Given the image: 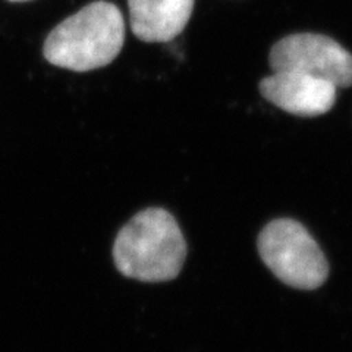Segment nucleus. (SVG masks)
I'll use <instances>...</instances> for the list:
<instances>
[{
  "label": "nucleus",
  "instance_id": "2",
  "mask_svg": "<svg viewBox=\"0 0 352 352\" xmlns=\"http://www.w3.org/2000/svg\"><path fill=\"white\" fill-rule=\"evenodd\" d=\"M125 22L118 6L94 2L62 21L44 41V58L59 68L87 72L112 62L122 50Z\"/></svg>",
  "mask_w": 352,
  "mask_h": 352
},
{
  "label": "nucleus",
  "instance_id": "5",
  "mask_svg": "<svg viewBox=\"0 0 352 352\" xmlns=\"http://www.w3.org/2000/svg\"><path fill=\"white\" fill-rule=\"evenodd\" d=\"M263 97L285 112L320 116L336 102L338 88L329 81L294 71H278L260 82Z\"/></svg>",
  "mask_w": 352,
  "mask_h": 352
},
{
  "label": "nucleus",
  "instance_id": "4",
  "mask_svg": "<svg viewBox=\"0 0 352 352\" xmlns=\"http://www.w3.org/2000/svg\"><path fill=\"white\" fill-rule=\"evenodd\" d=\"M273 72L294 71L332 82L336 88L352 85V54L322 34L301 32L278 41L270 50Z\"/></svg>",
  "mask_w": 352,
  "mask_h": 352
},
{
  "label": "nucleus",
  "instance_id": "3",
  "mask_svg": "<svg viewBox=\"0 0 352 352\" xmlns=\"http://www.w3.org/2000/svg\"><path fill=\"white\" fill-rule=\"evenodd\" d=\"M264 264L285 285L295 289H317L329 276V264L310 232L294 219H276L258 235Z\"/></svg>",
  "mask_w": 352,
  "mask_h": 352
},
{
  "label": "nucleus",
  "instance_id": "6",
  "mask_svg": "<svg viewBox=\"0 0 352 352\" xmlns=\"http://www.w3.org/2000/svg\"><path fill=\"white\" fill-rule=\"evenodd\" d=\"M131 28L147 43H166L188 24L194 0H128Z\"/></svg>",
  "mask_w": 352,
  "mask_h": 352
},
{
  "label": "nucleus",
  "instance_id": "1",
  "mask_svg": "<svg viewBox=\"0 0 352 352\" xmlns=\"http://www.w3.org/2000/svg\"><path fill=\"white\" fill-rule=\"evenodd\" d=\"M186 242L176 219L164 208H146L119 230L113 244L116 269L141 282H168L178 276Z\"/></svg>",
  "mask_w": 352,
  "mask_h": 352
}]
</instances>
